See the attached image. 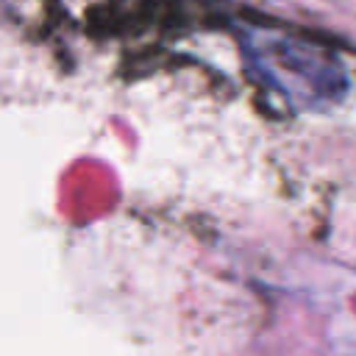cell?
I'll return each instance as SVG.
<instances>
[{"label":"cell","mask_w":356,"mask_h":356,"mask_svg":"<svg viewBox=\"0 0 356 356\" xmlns=\"http://www.w3.org/2000/svg\"><path fill=\"white\" fill-rule=\"evenodd\" d=\"M239 44L253 75L298 106H323L348 86L337 56L303 36L239 25Z\"/></svg>","instance_id":"cell-1"}]
</instances>
